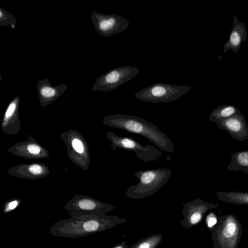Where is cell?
Returning a JSON list of instances; mask_svg holds the SVG:
<instances>
[{
    "instance_id": "cell-1",
    "label": "cell",
    "mask_w": 248,
    "mask_h": 248,
    "mask_svg": "<svg viewBox=\"0 0 248 248\" xmlns=\"http://www.w3.org/2000/svg\"><path fill=\"white\" fill-rule=\"evenodd\" d=\"M126 221L124 218L106 214L71 217L54 223L48 233L54 236L81 237L111 229Z\"/></svg>"
},
{
    "instance_id": "cell-2",
    "label": "cell",
    "mask_w": 248,
    "mask_h": 248,
    "mask_svg": "<svg viewBox=\"0 0 248 248\" xmlns=\"http://www.w3.org/2000/svg\"><path fill=\"white\" fill-rule=\"evenodd\" d=\"M103 123L111 127L140 135L167 153L174 152V144L166 134L141 118L120 113L110 114L104 117Z\"/></svg>"
},
{
    "instance_id": "cell-3",
    "label": "cell",
    "mask_w": 248,
    "mask_h": 248,
    "mask_svg": "<svg viewBox=\"0 0 248 248\" xmlns=\"http://www.w3.org/2000/svg\"><path fill=\"white\" fill-rule=\"evenodd\" d=\"M172 171L170 169L159 168L138 171L134 173L139 182L128 187L126 196L134 199H143L157 192L170 179Z\"/></svg>"
},
{
    "instance_id": "cell-4",
    "label": "cell",
    "mask_w": 248,
    "mask_h": 248,
    "mask_svg": "<svg viewBox=\"0 0 248 248\" xmlns=\"http://www.w3.org/2000/svg\"><path fill=\"white\" fill-rule=\"evenodd\" d=\"M242 231V225L234 215L220 217L211 232L214 248H238Z\"/></svg>"
},
{
    "instance_id": "cell-5",
    "label": "cell",
    "mask_w": 248,
    "mask_h": 248,
    "mask_svg": "<svg viewBox=\"0 0 248 248\" xmlns=\"http://www.w3.org/2000/svg\"><path fill=\"white\" fill-rule=\"evenodd\" d=\"M192 89L187 85H174L157 83L138 91L134 95L138 99L151 103H169L176 101Z\"/></svg>"
},
{
    "instance_id": "cell-6",
    "label": "cell",
    "mask_w": 248,
    "mask_h": 248,
    "mask_svg": "<svg viewBox=\"0 0 248 248\" xmlns=\"http://www.w3.org/2000/svg\"><path fill=\"white\" fill-rule=\"evenodd\" d=\"M106 136L112 143L110 147L112 150L120 148L133 151L138 158L145 163L157 161L163 155L161 151L153 145L147 144L143 146L131 138L120 137L112 131L108 132Z\"/></svg>"
},
{
    "instance_id": "cell-7",
    "label": "cell",
    "mask_w": 248,
    "mask_h": 248,
    "mask_svg": "<svg viewBox=\"0 0 248 248\" xmlns=\"http://www.w3.org/2000/svg\"><path fill=\"white\" fill-rule=\"evenodd\" d=\"M71 217L81 216H99L115 208L114 206L83 195H76L64 206Z\"/></svg>"
},
{
    "instance_id": "cell-8",
    "label": "cell",
    "mask_w": 248,
    "mask_h": 248,
    "mask_svg": "<svg viewBox=\"0 0 248 248\" xmlns=\"http://www.w3.org/2000/svg\"><path fill=\"white\" fill-rule=\"evenodd\" d=\"M140 72L138 67L133 66H122L111 69L96 79L92 91L114 90L134 78Z\"/></svg>"
},
{
    "instance_id": "cell-9",
    "label": "cell",
    "mask_w": 248,
    "mask_h": 248,
    "mask_svg": "<svg viewBox=\"0 0 248 248\" xmlns=\"http://www.w3.org/2000/svg\"><path fill=\"white\" fill-rule=\"evenodd\" d=\"M60 137L67 146L68 157L86 170L89 166L90 155L88 144L83 137L78 131L70 130L62 134Z\"/></svg>"
},
{
    "instance_id": "cell-10",
    "label": "cell",
    "mask_w": 248,
    "mask_h": 248,
    "mask_svg": "<svg viewBox=\"0 0 248 248\" xmlns=\"http://www.w3.org/2000/svg\"><path fill=\"white\" fill-rule=\"evenodd\" d=\"M91 18L96 31L105 37L123 32L130 24L127 19L116 14L104 15L93 12Z\"/></svg>"
},
{
    "instance_id": "cell-11",
    "label": "cell",
    "mask_w": 248,
    "mask_h": 248,
    "mask_svg": "<svg viewBox=\"0 0 248 248\" xmlns=\"http://www.w3.org/2000/svg\"><path fill=\"white\" fill-rule=\"evenodd\" d=\"M182 206L183 219L179 222L182 227L190 229L201 223L205 214L210 210L216 208L218 204L195 198L194 200L183 203Z\"/></svg>"
},
{
    "instance_id": "cell-12",
    "label": "cell",
    "mask_w": 248,
    "mask_h": 248,
    "mask_svg": "<svg viewBox=\"0 0 248 248\" xmlns=\"http://www.w3.org/2000/svg\"><path fill=\"white\" fill-rule=\"evenodd\" d=\"M8 151L16 156L29 159L47 158L49 156L47 150L38 144L31 135L27 140L16 143Z\"/></svg>"
},
{
    "instance_id": "cell-13",
    "label": "cell",
    "mask_w": 248,
    "mask_h": 248,
    "mask_svg": "<svg viewBox=\"0 0 248 248\" xmlns=\"http://www.w3.org/2000/svg\"><path fill=\"white\" fill-rule=\"evenodd\" d=\"M217 125L236 140L244 141L248 139V123L241 112L221 121Z\"/></svg>"
},
{
    "instance_id": "cell-14",
    "label": "cell",
    "mask_w": 248,
    "mask_h": 248,
    "mask_svg": "<svg viewBox=\"0 0 248 248\" xmlns=\"http://www.w3.org/2000/svg\"><path fill=\"white\" fill-rule=\"evenodd\" d=\"M68 88V86L64 84L53 86L47 78L38 80L37 90L41 107H45L55 101Z\"/></svg>"
},
{
    "instance_id": "cell-15",
    "label": "cell",
    "mask_w": 248,
    "mask_h": 248,
    "mask_svg": "<svg viewBox=\"0 0 248 248\" xmlns=\"http://www.w3.org/2000/svg\"><path fill=\"white\" fill-rule=\"evenodd\" d=\"M20 97H15L9 103L2 123L1 129L6 135H17L20 131L19 106Z\"/></svg>"
},
{
    "instance_id": "cell-16",
    "label": "cell",
    "mask_w": 248,
    "mask_h": 248,
    "mask_svg": "<svg viewBox=\"0 0 248 248\" xmlns=\"http://www.w3.org/2000/svg\"><path fill=\"white\" fill-rule=\"evenodd\" d=\"M49 173L47 166L40 163L18 165L7 170L12 176L31 180L46 177Z\"/></svg>"
},
{
    "instance_id": "cell-17",
    "label": "cell",
    "mask_w": 248,
    "mask_h": 248,
    "mask_svg": "<svg viewBox=\"0 0 248 248\" xmlns=\"http://www.w3.org/2000/svg\"><path fill=\"white\" fill-rule=\"evenodd\" d=\"M247 38V31L244 23L240 22L237 16H234L232 29L228 41L224 45V53L230 49L236 53L240 49L241 43L245 42Z\"/></svg>"
},
{
    "instance_id": "cell-18",
    "label": "cell",
    "mask_w": 248,
    "mask_h": 248,
    "mask_svg": "<svg viewBox=\"0 0 248 248\" xmlns=\"http://www.w3.org/2000/svg\"><path fill=\"white\" fill-rule=\"evenodd\" d=\"M240 111L234 106L224 105L218 106L213 110L209 115V120L216 124L221 121L239 113Z\"/></svg>"
},
{
    "instance_id": "cell-19",
    "label": "cell",
    "mask_w": 248,
    "mask_h": 248,
    "mask_svg": "<svg viewBox=\"0 0 248 248\" xmlns=\"http://www.w3.org/2000/svg\"><path fill=\"white\" fill-rule=\"evenodd\" d=\"M227 170H241L248 174V151H239L232 154Z\"/></svg>"
},
{
    "instance_id": "cell-20",
    "label": "cell",
    "mask_w": 248,
    "mask_h": 248,
    "mask_svg": "<svg viewBox=\"0 0 248 248\" xmlns=\"http://www.w3.org/2000/svg\"><path fill=\"white\" fill-rule=\"evenodd\" d=\"M216 194L219 200L227 203L248 205V192L219 191Z\"/></svg>"
},
{
    "instance_id": "cell-21",
    "label": "cell",
    "mask_w": 248,
    "mask_h": 248,
    "mask_svg": "<svg viewBox=\"0 0 248 248\" xmlns=\"http://www.w3.org/2000/svg\"><path fill=\"white\" fill-rule=\"evenodd\" d=\"M162 239L161 234H153L139 240L129 248H156Z\"/></svg>"
},
{
    "instance_id": "cell-22",
    "label": "cell",
    "mask_w": 248,
    "mask_h": 248,
    "mask_svg": "<svg viewBox=\"0 0 248 248\" xmlns=\"http://www.w3.org/2000/svg\"><path fill=\"white\" fill-rule=\"evenodd\" d=\"M17 22L16 18L10 13L0 7V25L7 26L10 25L14 29Z\"/></svg>"
},
{
    "instance_id": "cell-23",
    "label": "cell",
    "mask_w": 248,
    "mask_h": 248,
    "mask_svg": "<svg viewBox=\"0 0 248 248\" xmlns=\"http://www.w3.org/2000/svg\"><path fill=\"white\" fill-rule=\"evenodd\" d=\"M22 200L17 199L7 201L4 205L3 212L6 214L14 210L19 206Z\"/></svg>"
},
{
    "instance_id": "cell-24",
    "label": "cell",
    "mask_w": 248,
    "mask_h": 248,
    "mask_svg": "<svg viewBox=\"0 0 248 248\" xmlns=\"http://www.w3.org/2000/svg\"><path fill=\"white\" fill-rule=\"evenodd\" d=\"M218 221V218L213 211L210 212L206 217L205 222L207 227L210 232L216 226Z\"/></svg>"
},
{
    "instance_id": "cell-25",
    "label": "cell",
    "mask_w": 248,
    "mask_h": 248,
    "mask_svg": "<svg viewBox=\"0 0 248 248\" xmlns=\"http://www.w3.org/2000/svg\"><path fill=\"white\" fill-rule=\"evenodd\" d=\"M127 242L125 241H123L121 243H120L119 244L116 245L112 248H129V246H128L127 244Z\"/></svg>"
},
{
    "instance_id": "cell-26",
    "label": "cell",
    "mask_w": 248,
    "mask_h": 248,
    "mask_svg": "<svg viewBox=\"0 0 248 248\" xmlns=\"http://www.w3.org/2000/svg\"></svg>"
}]
</instances>
